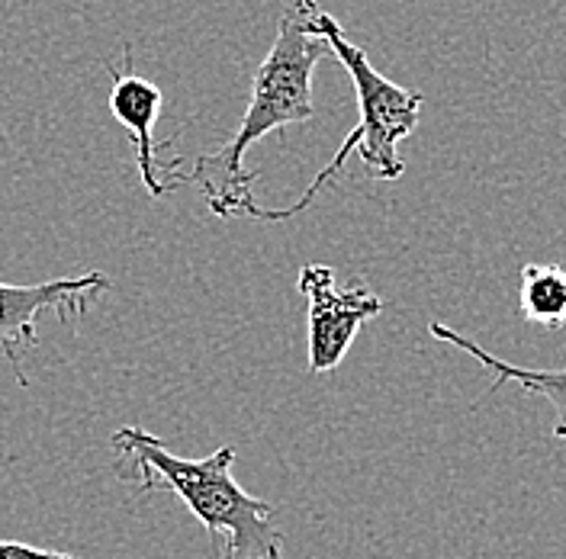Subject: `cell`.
Listing matches in <instances>:
<instances>
[{
  "label": "cell",
  "mask_w": 566,
  "mask_h": 559,
  "mask_svg": "<svg viewBox=\"0 0 566 559\" xmlns=\"http://www.w3.org/2000/svg\"><path fill=\"white\" fill-rule=\"evenodd\" d=\"M318 0H293L281 13L277 35L271 52L254 71L251 101L235 136L210 155L193 161L190 180L203 193L212 215L235 219L261 210L254 203V180L258 175L245 168L248 148L271 133H281L293 123H310L313 106V74L318 62L332 55L328 42L313 27V10Z\"/></svg>",
  "instance_id": "cell-1"
},
{
  "label": "cell",
  "mask_w": 566,
  "mask_h": 559,
  "mask_svg": "<svg viewBox=\"0 0 566 559\" xmlns=\"http://www.w3.org/2000/svg\"><path fill=\"white\" fill-rule=\"evenodd\" d=\"M109 444L119 456V476L133 483L139 495H177L207 527L219 553L232 559H283V534L274 527V505L235 483L232 444L203 460H184L171 454L161 437L136 424L113 431Z\"/></svg>",
  "instance_id": "cell-2"
},
{
  "label": "cell",
  "mask_w": 566,
  "mask_h": 559,
  "mask_svg": "<svg viewBox=\"0 0 566 559\" xmlns=\"http://www.w3.org/2000/svg\"><path fill=\"white\" fill-rule=\"evenodd\" d=\"M313 27L328 42L332 55L352 74L360 119L345 136L342 148L335 151V158L313 177L306 193L296 203L283 207V210H264L261 207L254 212V219H261V222H283V219H293V215L310 210L316 203L318 193H322V187L332 183L335 177L345 171V161L352 158L354 151L360 155V161L370 171V177L399 180L402 171H406V165L399 158V141L409 139L416 133V126H419V109H422L424 101L419 91H406V87H399L389 77H384L380 71L370 65L367 52L348 39L345 27L328 10H322L318 3L313 10Z\"/></svg>",
  "instance_id": "cell-3"
},
{
  "label": "cell",
  "mask_w": 566,
  "mask_h": 559,
  "mask_svg": "<svg viewBox=\"0 0 566 559\" xmlns=\"http://www.w3.org/2000/svg\"><path fill=\"white\" fill-rule=\"evenodd\" d=\"M310 303L306 338H310V373H332L352 350L360 325L384 313V299L364 286H338L328 264H306L296 280Z\"/></svg>",
  "instance_id": "cell-4"
},
{
  "label": "cell",
  "mask_w": 566,
  "mask_h": 559,
  "mask_svg": "<svg viewBox=\"0 0 566 559\" xmlns=\"http://www.w3.org/2000/svg\"><path fill=\"white\" fill-rule=\"evenodd\" d=\"M113 87H109V113L126 133L133 136V155L142 187L151 200H161L175 193L190 175L180 171V158L171 151V141H158L155 126L161 119L165 94L155 81L133 71V49H123V68H109Z\"/></svg>",
  "instance_id": "cell-5"
},
{
  "label": "cell",
  "mask_w": 566,
  "mask_h": 559,
  "mask_svg": "<svg viewBox=\"0 0 566 559\" xmlns=\"http://www.w3.org/2000/svg\"><path fill=\"white\" fill-rule=\"evenodd\" d=\"M109 289V277L101 271L81 274V277L45 280V283H0V350L10 360L20 386L23 377V350L39 345V315L55 313L65 325L84 318L87 309Z\"/></svg>",
  "instance_id": "cell-6"
},
{
  "label": "cell",
  "mask_w": 566,
  "mask_h": 559,
  "mask_svg": "<svg viewBox=\"0 0 566 559\" xmlns=\"http://www.w3.org/2000/svg\"><path fill=\"white\" fill-rule=\"evenodd\" d=\"M431 338L444 341V345H454L463 354L476 357L486 370H493V386H490V395H495L505 383H515L518 389H525L528 395H544L554 412H557V424H554V437L566 441V370H528V367H515L509 360H499L490 350H483L476 341L463 338L460 331H454L451 325L444 321H431L428 325Z\"/></svg>",
  "instance_id": "cell-7"
},
{
  "label": "cell",
  "mask_w": 566,
  "mask_h": 559,
  "mask_svg": "<svg viewBox=\"0 0 566 559\" xmlns=\"http://www.w3.org/2000/svg\"><path fill=\"white\" fill-rule=\"evenodd\" d=\"M518 309L528 325L557 331L566 325V267L525 264L518 286Z\"/></svg>",
  "instance_id": "cell-8"
},
{
  "label": "cell",
  "mask_w": 566,
  "mask_h": 559,
  "mask_svg": "<svg viewBox=\"0 0 566 559\" xmlns=\"http://www.w3.org/2000/svg\"><path fill=\"white\" fill-rule=\"evenodd\" d=\"M0 559H74L59 550H42V547H30L20 540H0Z\"/></svg>",
  "instance_id": "cell-9"
},
{
  "label": "cell",
  "mask_w": 566,
  "mask_h": 559,
  "mask_svg": "<svg viewBox=\"0 0 566 559\" xmlns=\"http://www.w3.org/2000/svg\"><path fill=\"white\" fill-rule=\"evenodd\" d=\"M222 559H232V557H226V553H222Z\"/></svg>",
  "instance_id": "cell-10"
}]
</instances>
